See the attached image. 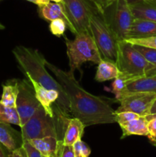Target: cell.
I'll return each mask as SVG.
<instances>
[{"instance_id": "8fae6325", "label": "cell", "mask_w": 156, "mask_h": 157, "mask_svg": "<svg viewBox=\"0 0 156 157\" xmlns=\"http://www.w3.org/2000/svg\"><path fill=\"white\" fill-rule=\"evenodd\" d=\"M38 13H39L40 17L46 21H51L54 19H58V18L64 20L67 29L75 35H76V30H75L70 20L69 19L67 15L66 14L65 10H64L61 2L57 3L50 2L47 5L38 6Z\"/></svg>"}, {"instance_id": "b9f144b4", "label": "cell", "mask_w": 156, "mask_h": 157, "mask_svg": "<svg viewBox=\"0 0 156 157\" xmlns=\"http://www.w3.org/2000/svg\"><path fill=\"white\" fill-rule=\"evenodd\" d=\"M110 1H113V2H114V1H116V0H110Z\"/></svg>"}, {"instance_id": "e0dca14e", "label": "cell", "mask_w": 156, "mask_h": 157, "mask_svg": "<svg viewBox=\"0 0 156 157\" xmlns=\"http://www.w3.org/2000/svg\"><path fill=\"white\" fill-rule=\"evenodd\" d=\"M120 72L115 62L102 59L98 64L95 80L98 82H104L114 80L119 76Z\"/></svg>"}, {"instance_id": "d4e9b609", "label": "cell", "mask_w": 156, "mask_h": 157, "mask_svg": "<svg viewBox=\"0 0 156 157\" xmlns=\"http://www.w3.org/2000/svg\"><path fill=\"white\" fill-rule=\"evenodd\" d=\"M49 29L54 35L57 37H61V35H64V32L67 30V27L64 20L58 18V19H54L50 21Z\"/></svg>"}, {"instance_id": "30bf717a", "label": "cell", "mask_w": 156, "mask_h": 157, "mask_svg": "<svg viewBox=\"0 0 156 157\" xmlns=\"http://www.w3.org/2000/svg\"><path fill=\"white\" fill-rule=\"evenodd\" d=\"M41 104L35 97V90L32 83L29 84L28 80L18 81V94L16 100V108L22 127L35 113Z\"/></svg>"}, {"instance_id": "9c48e42d", "label": "cell", "mask_w": 156, "mask_h": 157, "mask_svg": "<svg viewBox=\"0 0 156 157\" xmlns=\"http://www.w3.org/2000/svg\"><path fill=\"white\" fill-rule=\"evenodd\" d=\"M156 98V93L153 92L136 91L125 93L118 102L120 106L116 112L131 111L139 116L146 117L149 115L150 110Z\"/></svg>"}, {"instance_id": "ffe728a7", "label": "cell", "mask_w": 156, "mask_h": 157, "mask_svg": "<svg viewBox=\"0 0 156 157\" xmlns=\"http://www.w3.org/2000/svg\"><path fill=\"white\" fill-rule=\"evenodd\" d=\"M29 81L32 83V87L35 93V97L39 101L41 105L44 109L46 113L50 117H54L55 113V104L52 106V103L50 102L48 97V89L45 88L44 86L41 85L38 82L35 81L34 80L28 79Z\"/></svg>"}, {"instance_id": "83f0119b", "label": "cell", "mask_w": 156, "mask_h": 157, "mask_svg": "<svg viewBox=\"0 0 156 157\" xmlns=\"http://www.w3.org/2000/svg\"><path fill=\"white\" fill-rule=\"evenodd\" d=\"M139 114L136 113H133L131 111H122V112H116V117H115V120L116 122L118 123L119 124H125V123L131 121L132 120L136 119V118L139 117Z\"/></svg>"}, {"instance_id": "4fadbf2b", "label": "cell", "mask_w": 156, "mask_h": 157, "mask_svg": "<svg viewBox=\"0 0 156 157\" xmlns=\"http://www.w3.org/2000/svg\"><path fill=\"white\" fill-rule=\"evenodd\" d=\"M28 141L44 156L56 155L58 157V152L64 144L63 140H59L54 136H46Z\"/></svg>"}, {"instance_id": "d590c367", "label": "cell", "mask_w": 156, "mask_h": 157, "mask_svg": "<svg viewBox=\"0 0 156 157\" xmlns=\"http://www.w3.org/2000/svg\"><path fill=\"white\" fill-rule=\"evenodd\" d=\"M26 1H28L30 2L34 3V4L37 5L38 6H44V5H47L50 2V0H26Z\"/></svg>"}, {"instance_id": "f35d334b", "label": "cell", "mask_w": 156, "mask_h": 157, "mask_svg": "<svg viewBox=\"0 0 156 157\" xmlns=\"http://www.w3.org/2000/svg\"><path fill=\"white\" fill-rule=\"evenodd\" d=\"M50 1H52V2H57V3H61V2H62L64 1V0H50Z\"/></svg>"}, {"instance_id": "3957f363", "label": "cell", "mask_w": 156, "mask_h": 157, "mask_svg": "<svg viewBox=\"0 0 156 157\" xmlns=\"http://www.w3.org/2000/svg\"><path fill=\"white\" fill-rule=\"evenodd\" d=\"M70 118L55 104V113L50 117L40 106L32 117L21 127L23 141L54 136L59 140H64Z\"/></svg>"}, {"instance_id": "60d3db41", "label": "cell", "mask_w": 156, "mask_h": 157, "mask_svg": "<svg viewBox=\"0 0 156 157\" xmlns=\"http://www.w3.org/2000/svg\"><path fill=\"white\" fill-rule=\"evenodd\" d=\"M42 157H57L56 155H53V156H42Z\"/></svg>"}, {"instance_id": "cb8c5ba5", "label": "cell", "mask_w": 156, "mask_h": 157, "mask_svg": "<svg viewBox=\"0 0 156 157\" xmlns=\"http://www.w3.org/2000/svg\"><path fill=\"white\" fill-rule=\"evenodd\" d=\"M133 45L148 62L152 65H156V49L146 46L139 45V44H133Z\"/></svg>"}, {"instance_id": "e575fe53", "label": "cell", "mask_w": 156, "mask_h": 157, "mask_svg": "<svg viewBox=\"0 0 156 157\" xmlns=\"http://www.w3.org/2000/svg\"><path fill=\"white\" fill-rule=\"evenodd\" d=\"M126 1L129 5L134 4V3H138V2H146V3H149V4L155 5L156 6V0H126Z\"/></svg>"}, {"instance_id": "f546056e", "label": "cell", "mask_w": 156, "mask_h": 157, "mask_svg": "<svg viewBox=\"0 0 156 157\" xmlns=\"http://www.w3.org/2000/svg\"><path fill=\"white\" fill-rule=\"evenodd\" d=\"M89 1L93 3L97 8L98 10L103 15L105 11L113 3V2L110 0H89Z\"/></svg>"}, {"instance_id": "484cf974", "label": "cell", "mask_w": 156, "mask_h": 157, "mask_svg": "<svg viewBox=\"0 0 156 157\" xmlns=\"http://www.w3.org/2000/svg\"><path fill=\"white\" fill-rule=\"evenodd\" d=\"M73 148L75 157H89L91 153V150L89 146L81 140L73 144Z\"/></svg>"}, {"instance_id": "7c38bea8", "label": "cell", "mask_w": 156, "mask_h": 157, "mask_svg": "<svg viewBox=\"0 0 156 157\" xmlns=\"http://www.w3.org/2000/svg\"><path fill=\"white\" fill-rule=\"evenodd\" d=\"M0 143L10 152L23 146L21 133L17 131L9 124L0 123Z\"/></svg>"}, {"instance_id": "4dcf8cb0", "label": "cell", "mask_w": 156, "mask_h": 157, "mask_svg": "<svg viewBox=\"0 0 156 157\" xmlns=\"http://www.w3.org/2000/svg\"><path fill=\"white\" fill-rule=\"evenodd\" d=\"M23 147L27 153L28 157H42L38 150H37L28 140L23 141Z\"/></svg>"}, {"instance_id": "7402d4cb", "label": "cell", "mask_w": 156, "mask_h": 157, "mask_svg": "<svg viewBox=\"0 0 156 157\" xmlns=\"http://www.w3.org/2000/svg\"><path fill=\"white\" fill-rule=\"evenodd\" d=\"M0 123L21 126L19 115L15 107H6L0 103Z\"/></svg>"}, {"instance_id": "8d00e7d4", "label": "cell", "mask_w": 156, "mask_h": 157, "mask_svg": "<svg viewBox=\"0 0 156 157\" xmlns=\"http://www.w3.org/2000/svg\"><path fill=\"white\" fill-rule=\"evenodd\" d=\"M153 75H156V65H152L150 69H148L146 72V76H153Z\"/></svg>"}, {"instance_id": "836d02e7", "label": "cell", "mask_w": 156, "mask_h": 157, "mask_svg": "<svg viewBox=\"0 0 156 157\" xmlns=\"http://www.w3.org/2000/svg\"><path fill=\"white\" fill-rule=\"evenodd\" d=\"M11 152L0 143V157H11Z\"/></svg>"}, {"instance_id": "52a82bcc", "label": "cell", "mask_w": 156, "mask_h": 157, "mask_svg": "<svg viewBox=\"0 0 156 157\" xmlns=\"http://www.w3.org/2000/svg\"><path fill=\"white\" fill-rule=\"evenodd\" d=\"M105 18L119 41L128 39L135 17L126 0H116L105 11Z\"/></svg>"}, {"instance_id": "d6986e66", "label": "cell", "mask_w": 156, "mask_h": 157, "mask_svg": "<svg viewBox=\"0 0 156 157\" xmlns=\"http://www.w3.org/2000/svg\"><path fill=\"white\" fill-rule=\"evenodd\" d=\"M135 18L156 22V6L146 2L129 5Z\"/></svg>"}, {"instance_id": "ba28073f", "label": "cell", "mask_w": 156, "mask_h": 157, "mask_svg": "<svg viewBox=\"0 0 156 157\" xmlns=\"http://www.w3.org/2000/svg\"><path fill=\"white\" fill-rule=\"evenodd\" d=\"M76 34L90 31V17L97 9L89 0H64L61 2Z\"/></svg>"}, {"instance_id": "6da1fadb", "label": "cell", "mask_w": 156, "mask_h": 157, "mask_svg": "<svg viewBox=\"0 0 156 157\" xmlns=\"http://www.w3.org/2000/svg\"><path fill=\"white\" fill-rule=\"evenodd\" d=\"M46 67L54 75L70 101V113L85 126L116 122V110L107 101L84 90L76 81L73 73L66 72L47 61Z\"/></svg>"}, {"instance_id": "d6a6232c", "label": "cell", "mask_w": 156, "mask_h": 157, "mask_svg": "<svg viewBox=\"0 0 156 157\" xmlns=\"http://www.w3.org/2000/svg\"><path fill=\"white\" fill-rule=\"evenodd\" d=\"M11 157H28L27 153H26L24 147H21L20 148L17 149V150H14V151L11 152Z\"/></svg>"}, {"instance_id": "5b68a950", "label": "cell", "mask_w": 156, "mask_h": 157, "mask_svg": "<svg viewBox=\"0 0 156 157\" xmlns=\"http://www.w3.org/2000/svg\"><path fill=\"white\" fill-rule=\"evenodd\" d=\"M90 31L102 59L116 63L119 41L107 22L105 15L98 9L90 17Z\"/></svg>"}, {"instance_id": "2e32d148", "label": "cell", "mask_w": 156, "mask_h": 157, "mask_svg": "<svg viewBox=\"0 0 156 157\" xmlns=\"http://www.w3.org/2000/svg\"><path fill=\"white\" fill-rule=\"evenodd\" d=\"M85 127V124L78 118H70L63 140L64 145L73 146L76 141L81 140L84 134Z\"/></svg>"}, {"instance_id": "4316f807", "label": "cell", "mask_w": 156, "mask_h": 157, "mask_svg": "<svg viewBox=\"0 0 156 157\" xmlns=\"http://www.w3.org/2000/svg\"><path fill=\"white\" fill-rule=\"evenodd\" d=\"M146 118L148 120V138L156 147V114H149Z\"/></svg>"}, {"instance_id": "1f68e13d", "label": "cell", "mask_w": 156, "mask_h": 157, "mask_svg": "<svg viewBox=\"0 0 156 157\" xmlns=\"http://www.w3.org/2000/svg\"><path fill=\"white\" fill-rule=\"evenodd\" d=\"M58 157H75L73 146H67L63 144L58 152Z\"/></svg>"}, {"instance_id": "277c9868", "label": "cell", "mask_w": 156, "mask_h": 157, "mask_svg": "<svg viewBox=\"0 0 156 157\" xmlns=\"http://www.w3.org/2000/svg\"><path fill=\"white\" fill-rule=\"evenodd\" d=\"M65 39L70 71L72 73L74 74L76 69L80 70L84 63L90 61L98 64L102 59L90 33H78L75 35L73 40H69L66 38Z\"/></svg>"}, {"instance_id": "9a60e30c", "label": "cell", "mask_w": 156, "mask_h": 157, "mask_svg": "<svg viewBox=\"0 0 156 157\" xmlns=\"http://www.w3.org/2000/svg\"><path fill=\"white\" fill-rule=\"evenodd\" d=\"M122 131V139L131 135L148 136V120L146 117H139L131 121L119 124Z\"/></svg>"}, {"instance_id": "f1b7e54d", "label": "cell", "mask_w": 156, "mask_h": 157, "mask_svg": "<svg viewBox=\"0 0 156 157\" xmlns=\"http://www.w3.org/2000/svg\"><path fill=\"white\" fill-rule=\"evenodd\" d=\"M126 41L133 44H139V45L146 46L156 49V35L144 38H136V39L132 38V39H127Z\"/></svg>"}, {"instance_id": "7bdbcfd3", "label": "cell", "mask_w": 156, "mask_h": 157, "mask_svg": "<svg viewBox=\"0 0 156 157\" xmlns=\"http://www.w3.org/2000/svg\"><path fill=\"white\" fill-rule=\"evenodd\" d=\"M0 1H2V0H0Z\"/></svg>"}, {"instance_id": "5bb4252c", "label": "cell", "mask_w": 156, "mask_h": 157, "mask_svg": "<svg viewBox=\"0 0 156 157\" xmlns=\"http://www.w3.org/2000/svg\"><path fill=\"white\" fill-rule=\"evenodd\" d=\"M156 35V22L135 18L128 35V39L144 38Z\"/></svg>"}, {"instance_id": "7a4b0ae2", "label": "cell", "mask_w": 156, "mask_h": 157, "mask_svg": "<svg viewBox=\"0 0 156 157\" xmlns=\"http://www.w3.org/2000/svg\"><path fill=\"white\" fill-rule=\"evenodd\" d=\"M15 60L20 68L28 79L34 80L47 89H53L59 92V99L56 104L61 110L68 115L70 113V101L60 83L47 72V60L36 49L24 46H17L12 50Z\"/></svg>"}, {"instance_id": "8992f818", "label": "cell", "mask_w": 156, "mask_h": 157, "mask_svg": "<svg viewBox=\"0 0 156 157\" xmlns=\"http://www.w3.org/2000/svg\"><path fill=\"white\" fill-rule=\"evenodd\" d=\"M116 64L120 75L128 83L146 76L147 71L152 66L135 48L134 45L126 40L120 41L118 44Z\"/></svg>"}, {"instance_id": "44dd1931", "label": "cell", "mask_w": 156, "mask_h": 157, "mask_svg": "<svg viewBox=\"0 0 156 157\" xmlns=\"http://www.w3.org/2000/svg\"><path fill=\"white\" fill-rule=\"evenodd\" d=\"M18 94V81L12 80L2 85V94L0 103L6 107H16V100Z\"/></svg>"}, {"instance_id": "74e56055", "label": "cell", "mask_w": 156, "mask_h": 157, "mask_svg": "<svg viewBox=\"0 0 156 157\" xmlns=\"http://www.w3.org/2000/svg\"><path fill=\"white\" fill-rule=\"evenodd\" d=\"M149 114H156V98L154 100V103H153L152 106H151Z\"/></svg>"}, {"instance_id": "ab89813d", "label": "cell", "mask_w": 156, "mask_h": 157, "mask_svg": "<svg viewBox=\"0 0 156 157\" xmlns=\"http://www.w3.org/2000/svg\"><path fill=\"white\" fill-rule=\"evenodd\" d=\"M3 29H5V26L0 22V30H3Z\"/></svg>"}, {"instance_id": "603a6c76", "label": "cell", "mask_w": 156, "mask_h": 157, "mask_svg": "<svg viewBox=\"0 0 156 157\" xmlns=\"http://www.w3.org/2000/svg\"><path fill=\"white\" fill-rule=\"evenodd\" d=\"M127 84H128L127 80L121 75L114 79V81L112 84V90L114 93L116 101H118L125 94Z\"/></svg>"}, {"instance_id": "ac0fdd59", "label": "cell", "mask_w": 156, "mask_h": 157, "mask_svg": "<svg viewBox=\"0 0 156 157\" xmlns=\"http://www.w3.org/2000/svg\"><path fill=\"white\" fill-rule=\"evenodd\" d=\"M136 91L156 93V75L144 77L129 81L125 87V93Z\"/></svg>"}]
</instances>
